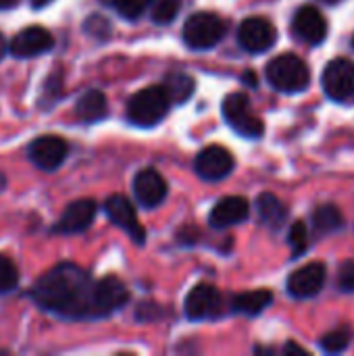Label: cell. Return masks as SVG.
Wrapping results in <instances>:
<instances>
[{"label":"cell","instance_id":"cell-17","mask_svg":"<svg viewBox=\"0 0 354 356\" xmlns=\"http://www.w3.org/2000/svg\"><path fill=\"white\" fill-rule=\"evenodd\" d=\"M94 217H96V202L92 198L73 200L71 204H67V209L63 211L52 232L54 234H81L92 225Z\"/></svg>","mask_w":354,"mask_h":356},{"label":"cell","instance_id":"cell-36","mask_svg":"<svg viewBox=\"0 0 354 356\" xmlns=\"http://www.w3.org/2000/svg\"><path fill=\"white\" fill-rule=\"evenodd\" d=\"M321 2H328V4H338L340 0H321Z\"/></svg>","mask_w":354,"mask_h":356},{"label":"cell","instance_id":"cell-9","mask_svg":"<svg viewBox=\"0 0 354 356\" xmlns=\"http://www.w3.org/2000/svg\"><path fill=\"white\" fill-rule=\"evenodd\" d=\"M67 152H69V146L58 136H40L27 148V154H29L31 163L42 171L58 169L65 163Z\"/></svg>","mask_w":354,"mask_h":356},{"label":"cell","instance_id":"cell-25","mask_svg":"<svg viewBox=\"0 0 354 356\" xmlns=\"http://www.w3.org/2000/svg\"><path fill=\"white\" fill-rule=\"evenodd\" d=\"M319 344H321V348H323L325 353H330V355L342 353V350H346L348 344H351V332L344 330V327L334 330V332L325 334V336L319 340Z\"/></svg>","mask_w":354,"mask_h":356},{"label":"cell","instance_id":"cell-34","mask_svg":"<svg viewBox=\"0 0 354 356\" xmlns=\"http://www.w3.org/2000/svg\"><path fill=\"white\" fill-rule=\"evenodd\" d=\"M4 50H6V42H4V35L0 33V58L4 56Z\"/></svg>","mask_w":354,"mask_h":356},{"label":"cell","instance_id":"cell-7","mask_svg":"<svg viewBox=\"0 0 354 356\" xmlns=\"http://www.w3.org/2000/svg\"><path fill=\"white\" fill-rule=\"evenodd\" d=\"M323 92L336 100L346 102L354 96V63L348 58H334L323 69Z\"/></svg>","mask_w":354,"mask_h":356},{"label":"cell","instance_id":"cell-23","mask_svg":"<svg viewBox=\"0 0 354 356\" xmlns=\"http://www.w3.org/2000/svg\"><path fill=\"white\" fill-rule=\"evenodd\" d=\"M313 225L321 234H334L344 227V217L334 204H321L313 213Z\"/></svg>","mask_w":354,"mask_h":356},{"label":"cell","instance_id":"cell-26","mask_svg":"<svg viewBox=\"0 0 354 356\" xmlns=\"http://www.w3.org/2000/svg\"><path fill=\"white\" fill-rule=\"evenodd\" d=\"M17 284H19V269H17V265L8 257L0 254V294L13 292L17 288Z\"/></svg>","mask_w":354,"mask_h":356},{"label":"cell","instance_id":"cell-32","mask_svg":"<svg viewBox=\"0 0 354 356\" xmlns=\"http://www.w3.org/2000/svg\"><path fill=\"white\" fill-rule=\"evenodd\" d=\"M52 0H29V4L33 6V8H44L46 4H50Z\"/></svg>","mask_w":354,"mask_h":356},{"label":"cell","instance_id":"cell-28","mask_svg":"<svg viewBox=\"0 0 354 356\" xmlns=\"http://www.w3.org/2000/svg\"><path fill=\"white\" fill-rule=\"evenodd\" d=\"M288 244H290V248H292L294 259L300 257V254L307 250V246H309V242H307V225H305L303 221H296V223L290 227Z\"/></svg>","mask_w":354,"mask_h":356},{"label":"cell","instance_id":"cell-24","mask_svg":"<svg viewBox=\"0 0 354 356\" xmlns=\"http://www.w3.org/2000/svg\"><path fill=\"white\" fill-rule=\"evenodd\" d=\"M111 8H115L121 17L134 21L144 15V10L152 4V0H102Z\"/></svg>","mask_w":354,"mask_h":356},{"label":"cell","instance_id":"cell-1","mask_svg":"<svg viewBox=\"0 0 354 356\" xmlns=\"http://www.w3.org/2000/svg\"><path fill=\"white\" fill-rule=\"evenodd\" d=\"M33 302L63 319H98L94 280L73 263H61L44 273L31 288Z\"/></svg>","mask_w":354,"mask_h":356},{"label":"cell","instance_id":"cell-31","mask_svg":"<svg viewBox=\"0 0 354 356\" xmlns=\"http://www.w3.org/2000/svg\"><path fill=\"white\" fill-rule=\"evenodd\" d=\"M284 353H286V355H292V353H298V355H305V348H300L298 344H292V342H290V344H286V348H284Z\"/></svg>","mask_w":354,"mask_h":356},{"label":"cell","instance_id":"cell-14","mask_svg":"<svg viewBox=\"0 0 354 356\" xmlns=\"http://www.w3.org/2000/svg\"><path fill=\"white\" fill-rule=\"evenodd\" d=\"M325 284V267L323 263H309L300 269H296L290 277H288V294L292 298L298 300H307L313 298L321 292Z\"/></svg>","mask_w":354,"mask_h":356},{"label":"cell","instance_id":"cell-6","mask_svg":"<svg viewBox=\"0 0 354 356\" xmlns=\"http://www.w3.org/2000/svg\"><path fill=\"white\" fill-rule=\"evenodd\" d=\"M186 317L190 321H211L223 313V296L211 284H198L190 290L186 305Z\"/></svg>","mask_w":354,"mask_h":356},{"label":"cell","instance_id":"cell-4","mask_svg":"<svg viewBox=\"0 0 354 356\" xmlns=\"http://www.w3.org/2000/svg\"><path fill=\"white\" fill-rule=\"evenodd\" d=\"M225 31V21L219 15L194 13L184 25V42L192 50H209L223 40Z\"/></svg>","mask_w":354,"mask_h":356},{"label":"cell","instance_id":"cell-27","mask_svg":"<svg viewBox=\"0 0 354 356\" xmlns=\"http://www.w3.org/2000/svg\"><path fill=\"white\" fill-rule=\"evenodd\" d=\"M182 2L184 0H156L152 6V21L159 25L171 23L182 8Z\"/></svg>","mask_w":354,"mask_h":356},{"label":"cell","instance_id":"cell-37","mask_svg":"<svg viewBox=\"0 0 354 356\" xmlns=\"http://www.w3.org/2000/svg\"><path fill=\"white\" fill-rule=\"evenodd\" d=\"M353 46H354V38H353Z\"/></svg>","mask_w":354,"mask_h":356},{"label":"cell","instance_id":"cell-16","mask_svg":"<svg viewBox=\"0 0 354 356\" xmlns=\"http://www.w3.org/2000/svg\"><path fill=\"white\" fill-rule=\"evenodd\" d=\"M167 181L156 169H142L134 179V196L140 207L154 209L165 202L167 198Z\"/></svg>","mask_w":354,"mask_h":356},{"label":"cell","instance_id":"cell-3","mask_svg":"<svg viewBox=\"0 0 354 356\" xmlns=\"http://www.w3.org/2000/svg\"><path fill=\"white\" fill-rule=\"evenodd\" d=\"M169 98L163 86H150L140 90L127 102V119L138 127H152L161 123L169 113Z\"/></svg>","mask_w":354,"mask_h":356},{"label":"cell","instance_id":"cell-20","mask_svg":"<svg viewBox=\"0 0 354 356\" xmlns=\"http://www.w3.org/2000/svg\"><path fill=\"white\" fill-rule=\"evenodd\" d=\"M257 211H259L261 221H263L265 225L273 227V229L282 227L284 221L288 219V209H286V204H284L277 196H273V194H269V192H265V194H261V196L257 198Z\"/></svg>","mask_w":354,"mask_h":356},{"label":"cell","instance_id":"cell-13","mask_svg":"<svg viewBox=\"0 0 354 356\" xmlns=\"http://www.w3.org/2000/svg\"><path fill=\"white\" fill-rule=\"evenodd\" d=\"M54 46V38L48 29L44 27H25L21 29L8 44V50L13 56L17 58H33V56H40L48 50H52Z\"/></svg>","mask_w":354,"mask_h":356},{"label":"cell","instance_id":"cell-30","mask_svg":"<svg viewBox=\"0 0 354 356\" xmlns=\"http://www.w3.org/2000/svg\"><path fill=\"white\" fill-rule=\"evenodd\" d=\"M338 290L354 292V261H346L338 271Z\"/></svg>","mask_w":354,"mask_h":356},{"label":"cell","instance_id":"cell-8","mask_svg":"<svg viewBox=\"0 0 354 356\" xmlns=\"http://www.w3.org/2000/svg\"><path fill=\"white\" fill-rule=\"evenodd\" d=\"M277 40V29L265 17H248L238 27V42L246 52H267Z\"/></svg>","mask_w":354,"mask_h":356},{"label":"cell","instance_id":"cell-11","mask_svg":"<svg viewBox=\"0 0 354 356\" xmlns=\"http://www.w3.org/2000/svg\"><path fill=\"white\" fill-rule=\"evenodd\" d=\"M234 156L223 146H207L194 161L196 173L207 181H219L234 171Z\"/></svg>","mask_w":354,"mask_h":356},{"label":"cell","instance_id":"cell-33","mask_svg":"<svg viewBox=\"0 0 354 356\" xmlns=\"http://www.w3.org/2000/svg\"><path fill=\"white\" fill-rule=\"evenodd\" d=\"M19 0H0V8H13Z\"/></svg>","mask_w":354,"mask_h":356},{"label":"cell","instance_id":"cell-18","mask_svg":"<svg viewBox=\"0 0 354 356\" xmlns=\"http://www.w3.org/2000/svg\"><path fill=\"white\" fill-rule=\"evenodd\" d=\"M248 215H250V204L244 196H225L213 207L209 215V223L215 229H223L246 221Z\"/></svg>","mask_w":354,"mask_h":356},{"label":"cell","instance_id":"cell-29","mask_svg":"<svg viewBox=\"0 0 354 356\" xmlns=\"http://www.w3.org/2000/svg\"><path fill=\"white\" fill-rule=\"evenodd\" d=\"M83 29H86L90 35H94V38H102V40L111 33V25H108V21H106L104 17H100V15H92V17H88V19H86Z\"/></svg>","mask_w":354,"mask_h":356},{"label":"cell","instance_id":"cell-15","mask_svg":"<svg viewBox=\"0 0 354 356\" xmlns=\"http://www.w3.org/2000/svg\"><path fill=\"white\" fill-rule=\"evenodd\" d=\"M127 300H129V292L119 277L108 275V277L94 282V305H96L98 317H106L119 311Z\"/></svg>","mask_w":354,"mask_h":356},{"label":"cell","instance_id":"cell-22","mask_svg":"<svg viewBox=\"0 0 354 356\" xmlns=\"http://www.w3.org/2000/svg\"><path fill=\"white\" fill-rule=\"evenodd\" d=\"M194 88H196V83L188 73H169L163 83V90L171 104L186 102L194 94Z\"/></svg>","mask_w":354,"mask_h":356},{"label":"cell","instance_id":"cell-35","mask_svg":"<svg viewBox=\"0 0 354 356\" xmlns=\"http://www.w3.org/2000/svg\"><path fill=\"white\" fill-rule=\"evenodd\" d=\"M4 186H6V177L0 173V190H4Z\"/></svg>","mask_w":354,"mask_h":356},{"label":"cell","instance_id":"cell-21","mask_svg":"<svg viewBox=\"0 0 354 356\" xmlns=\"http://www.w3.org/2000/svg\"><path fill=\"white\" fill-rule=\"evenodd\" d=\"M271 302H273V294H271L269 290H252V292L238 294V296L232 300V309H234L236 313L255 317V315L263 313Z\"/></svg>","mask_w":354,"mask_h":356},{"label":"cell","instance_id":"cell-19","mask_svg":"<svg viewBox=\"0 0 354 356\" xmlns=\"http://www.w3.org/2000/svg\"><path fill=\"white\" fill-rule=\"evenodd\" d=\"M106 113H108V102L100 90H88L75 102V115L83 123H96V121L104 119Z\"/></svg>","mask_w":354,"mask_h":356},{"label":"cell","instance_id":"cell-10","mask_svg":"<svg viewBox=\"0 0 354 356\" xmlns=\"http://www.w3.org/2000/svg\"><path fill=\"white\" fill-rule=\"evenodd\" d=\"M104 213H106V217H108L117 227H121L136 244H144L146 232H144L142 223L138 221V215H136L134 204H131L125 196L117 194V196L106 198V202H104Z\"/></svg>","mask_w":354,"mask_h":356},{"label":"cell","instance_id":"cell-5","mask_svg":"<svg viewBox=\"0 0 354 356\" xmlns=\"http://www.w3.org/2000/svg\"><path fill=\"white\" fill-rule=\"evenodd\" d=\"M223 117L236 134L248 140H257L265 134V123L250 111V100L244 92H234L223 100Z\"/></svg>","mask_w":354,"mask_h":356},{"label":"cell","instance_id":"cell-2","mask_svg":"<svg viewBox=\"0 0 354 356\" xmlns=\"http://www.w3.org/2000/svg\"><path fill=\"white\" fill-rule=\"evenodd\" d=\"M265 75H267V81L271 83V88H275L277 92H284V94L305 92L311 83V71H309L307 63L292 52L280 54L273 60H269Z\"/></svg>","mask_w":354,"mask_h":356},{"label":"cell","instance_id":"cell-12","mask_svg":"<svg viewBox=\"0 0 354 356\" xmlns=\"http://www.w3.org/2000/svg\"><path fill=\"white\" fill-rule=\"evenodd\" d=\"M292 31L305 44L317 46L328 35V21L317 6L305 4L296 10V15L292 19Z\"/></svg>","mask_w":354,"mask_h":356}]
</instances>
